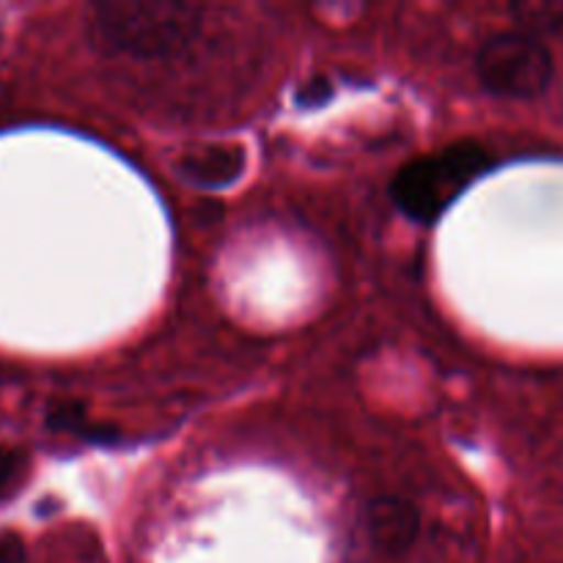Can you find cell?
Segmentation results:
<instances>
[{
	"label": "cell",
	"mask_w": 563,
	"mask_h": 563,
	"mask_svg": "<svg viewBox=\"0 0 563 563\" xmlns=\"http://www.w3.org/2000/svg\"><path fill=\"white\" fill-rule=\"evenodd\" d=\"M203 14V5L190 3H104L91 14V38L126 58H174L201 36Z\"/></svg>",
	"instance_id": "1"
},
{
	"label": "cell",
	"mask_w": 563,
	"mask_h": 563,
	"mask_svg": "<svg viewBox=\"0 0 563 563\" xmlns=\"http://www.w3.org/2000/svg\"><path fill=\"white\" fill-rule=\"evenodd\" d=\"M493 165V148L476 137H462L440 152L410 159L394 176L390 196L410 220L434 223Z\"/></svg>",
	"instance_id": "2"
},
{
	"label": "cell",
	"mask_w": 563,
	"mask_h": 563,
	"mask_svg": "<svg viewBox=\"0 0 563 563\" xmlns=\"http://www.w3.org/2000/svg\"><path fill=\"white\" fill-rule=\"evenodd\" d=\"M482 86L495 97L533 99L553 82L555 60L548 44L526 31L489 36L476 55Z\"/></svg>",
	"instance_id": "3"
},
{
	"label": "cell",
	"mask_w": 563,
	"mask_h": 563,
	"mask_svg": "<svg viewBox=\"0 0 563 563\" xmlns=\"http://www.w3.org/2000/svg\"><path fill=\"white\" fill-rule=\"evenodd\" d=\"M176 176L196 187L220 190L245 174L247 148L242 143H196L185 146L170 159Z\"/></svg>",
	"instance_id": "4"
},
{
	"label": "cell",
	"mask_w": 563,
	"mask_h": 563,
	"mask_svg": "<svg viewBox=\"0 0 563 563\" xmlns=\"http://www.w3.org/2000/svg\"><path fill=\"white\" fill-rule=\"evenodd\" d=\"M366 528L372 542L388 555H405L421 533V515L416 504L396 495L374 498L366 509Z\"/></svg>",
	"instance_id": "5"
},
{
	"label": "cell",
	"mask_w": 563,
	"mask_h": 563,
	"mask_svg": "<svg viewBox=\"0 0 563 563\" xmlns=\"http://www.w3.org/2000/svg\"><path fill=\"white\" fill-rule=\"evenodd\" d=\"M515 16L520 20L522 31L533 33V36H537V31H561L563 27V3L517 5Z\"/></svg>",
	"instance_id": "6"
},
{
	"label": "cell",
	"mask_w": 563,
	"mask_h": 563,
	"mask_svg": "<svg viewBox=\"0 0 563 563\" xmlns=\"http://www.w3.org/2000/svg\"><path fill=\"white\" fill-rule=\"evenodd\" d=\"M27 471V454L14 445H0V500L20 487Z\"/></svg>",
	"instance_id": "7"
},
{
	"label": "cell",
	"mask_w": 563,
	"mask_h": 563,
	"mask_svg": "<svg viewBox=\"0 0 563 563\" xmlns=\"http://www.w3.org/2000/svg\"><path fill=\"white\" fill-rule=\"evenodd\" d=\"M25 542L20 533L0 531V563H25Z\"/></svg>",
	"instance_id": "8"
},
{
	"label": "cell",
	"mask_w": 563,
	"mask_h": 563,
	"mask_svg": "<svg viewBox=\"0 0 563 563\" xmlns=\"http://www.w3.org/2000/svg\"><path fill=\"white\" fill-rule=\"evenodd\" d=\"M330 93H333V86H330L324 77H317V80H311L308 86H302V91L297 93V102L306 104V108H317V104L328 102Z\"/></svg>",
	"instance_id": "9"
},
{
	"label": "cell",
	"mask_w": 563,
	"mask_h": 563,
	"mask_svg": "<svg viewBox=\"0 0 563 563\" xmlns=\"http://www.w3.org/2000/svg\"><path fill=\"white\" fill-rule=\"evenodd\" d=\"M0 36H3V31H0Z\"/></svg>",
	"instance_id": "10"
}]
</instances>
